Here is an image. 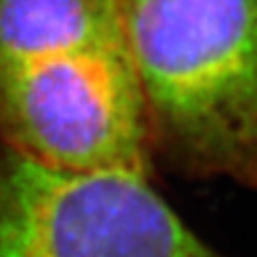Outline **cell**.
<instances>
[{"instance_id":"3","label":"cell","mask_w":257,"mask_h":257,"mask_svg":"<svg viewBox=\"0 0 257 257\" xmlns=\"http://www.w3.org/2000/svg\"><path fill=\"white\" fill-rule=\"evenodd\" d=\"M0 134L13 150L67 170L148 174L154 154L123 41L0 69Z\"/></svg>"},{"instance_id":"2","label":"cell","mask_w":257,"mask_h":257,"mask_svg":"<svg viewBox=\"0 0 257 257\" xmlns=\"http://www.w3.org/2000/svg\"><path fill=\"white\" fill-rule=\"evenodd\" d=\"M0 257H225L136 170L0 158Z\"/></svg>"},{"instance_id":"4","label":"cell","mask_w":257,"mask_h":257,"mask_svg":"<svg viewBox=\"0 0 257 257\" xmlns=\"http://www.w3.org/2000/svg\"><path fill=\"white\" fill-rule=\"evenodd\" d=\"M119 41L113 0H0V69Z\"/></svg>"},{"instance_id":"1","label":"cell","mask_w":257,"mask_h":257,"mask_svg":"<svg viewBox=\"0 0 257 257\" xmlns=\"http://www.w3.org/2000/svg\"><path fill=\"white\" fill-rule=\"evenodd\" d=\"M152 152L257 186V0H113Z\"/></svg>"}]
</instances>
